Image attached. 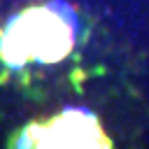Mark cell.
<instances>
[{
	"mask_svg": "<svg viewBox=\"0 0 149 149\" xmlns=\"http://www.w3.org/2000/svg\"><path fill=\"white\" fill-rule=\"evenodd\" d=\"M79 37V19L63 0H51L12 16L0 37V58L9 68L61 63Z\"/></svg>",
	"mask_w": 149,
	"mask_h": 149,
	"instance_id": "6da1fadb",
	"label": "cell"
},
{
	"mask_svg": "<svg viewBox=\"0 0 149 149\" xmlns=\"http://www.w3.org/2000/svg\"><path fill=\"white\" fill-rule=\"evenodd\" d=\"M19 147H112L100 128L98 116L79 105H68L56 116L44 123H30L19 142Z\"/></svg>",
	"mask_w": 149,
	"mask_h": 149,
	"instance_id": "7a4b0ae2",
	"label": "cell"
}]
</instances>
